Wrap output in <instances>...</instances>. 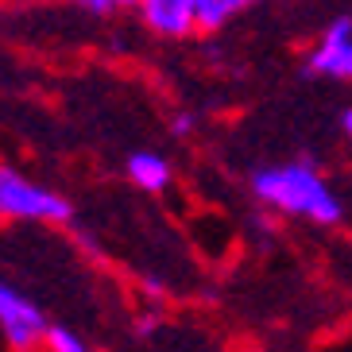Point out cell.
<instances>
[{
  "instance_id": "9",
  "label": "cell",
  "mask_w": 352,
  "mask_h": 352,
  "mask_svg": "<svg viewBox=\"0 0 352 352\" xmlns=\"http://www.w3.org/2000/svg\"><path fill=\"white\" fill-rule=\"evenodd\" d=\"M85 12H94V16H113L116 4H113V0H89V4H85Z\"/></svg>"
},
{
  "instance_id": "11",
  "label": "cell",
  "mask_w": 352,
  "mask_h": 352,
  "mask_svg": "<svg viewBox=\"0 0 352 352\" xmlns=\"http://www.w3.org/2000/svg\"><path fill=\"white\" fill-rule=\"evenodd\" d=\"M344 132H349V140H352V109L344 113Z\"/></svg>"
},
{
  "instance_id": "7",
  "label": "cell",
  "mask_w": 352,
  "mask_h": 352,
  "mask_svg": "<svg viewBox=\"0 0 352 352\" xmlns=\"http://www.w3.org/2000/svg\"><path fill=\"white\" fill-rule=\"evenodd\" d=\"M236 12H244V0H194V28L201 32H217Z\"/></svg>"
},
{
  "instance_id": "4",
  "label": "cell",
  "mask_w": 352,
  "mask_h": 352,
  "mask_svg": "<svg viewBox=\"0 0 352 352\" xmlns=\"http://www.w3.org/2000/svg\"><path fill=\"white\" fill-rule=\"evenodd\" d=\"M310 74L352 78V20H333L321 47L310 54Z\"/></svg>"
},
{
  "instance_id": "1",
  "label": "cell",
  "mask_w": 352,
  "mask_h": 352,
  "mask_svg": "<svg viewBox=\"0 0 352 352\" xmlns=\"http://www.w3.org/2000/svg\"><path fill=\"white\" fill-rule=\"evenodd\" d=\"M252 186L263 201L287 209V213H298V217H310L318 225H333L341 221V201L333 197V190L318 178L310 163H290V166H267V170H256Z\"/></svg>"
},
{
  "instance_id": "2",
  "label": "cell",
  "mask_w": 352,
  "mask_h": 352,
  "mask_svg": "<svg viewBox=\"0 0 352 352\" xmlns=\"http://www.w3.org/2000/svg\"><path fill=\"white\" fill-rule=\"evenodd\" d=\"M0 213L4 217H32V221H66L70 217V201L51 190L32 186L28 178L16 170L0 166Z\"/></svg>"
},
{
  "instance_id": "3",
  "label": "cell",
  "mask_w": 352,
  "mask_h": 352,
  "mask_svg": "<svg viewBox=\"0 0 352 352\" xmlns=\"http://www.w3.org/2000/svg\"><path fill=\"white\" fill-rule=\"evenodd\" d=\"M0 329L16 352H28L47 337V318L39 314L32 298H23L16 287L0 283Z\"/></svg>"
},
{
  "instance_id": "6",
  "label": "cell",
  "mask_w": 352,
  "mask_h": 352,
  "mask_svg": "<svg viewBox=\"0 0 352 352\" xmlns=\"http://www.w3.org/2000/svg\"><path fill=\"white\" fill-rule=\"evenodd\" d=\"M128 175H132V182L140 190H163L170 182V166H166V159L140 151V155L128 159Z\"/></svg>"
},
{
  "instance_id": "8",
  "label": "cell",
  "mask_w": 352,
  "mask_h": 352,
  "mask_svg": "<svg viewBox=\"0 0 352 352\" xmlns=\"http://www.w3.org/2000/svg\"><path fill=\"white\" fill-rule=\"evenodd\" d=\"M47 344H51V352H85V344L74 337L70 329H47Z\"/></svg>"
},
{
  "instance_id": "10",
  "label": "cell",
  "mask_w": 352,
  "mask_h": 352,
  "mask_svg": "<svg viewBox=\"0 0 352 352\" xmlns=\"http://www.w3.org/2000/svg\"><path fill=\"white\" fill-rule=\"evenodd\" d=\"M190 128H194V116H186V113H182V116H175V124H170V132H175V135H190Z\"/></svg>"
},
{
  "instance_id": "5",
  "label": "cell",
  "mask_w": 352,
  "mask_h": 352,
  "mask_svg": "<svg viewBox=\"0 0 352 352\" xmlns=\"http://www.w3.org/2000/svg\"><path fill=\"white\" fill-rule=\"evenodd\" d=\"M140 16L159 35H186L194 28V0H144Z\"/></svg>"
}]
</instances>
